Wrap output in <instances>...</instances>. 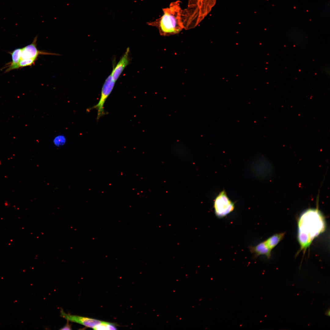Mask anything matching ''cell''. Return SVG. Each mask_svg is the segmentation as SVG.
I'll return each mask as SVG.
<instances>
[{
	"instance_id": "10",
	"label": "cell",
	"mask_w": 330,
	"mask_h": 330,
	"mask_svg": "<svg viewBox=\"0 0 330 330\" xmlns=\"http://www.w3.org/2000/svg\"><path fill=\"white\" fill-rule=\"evenodd\" d=\"M21 51V49H17L11 53L12 61L6 70V72L20 68L19 62L20 60Z\"/></svg>"
},
{
	"instance_id": "13",
	"label": "cell",
	"mask_w": 330,
	"mask_h": 330,
	"mask_svg": "<svg viewBox=\"0 0 330 330\" xmlns=\"http://www.w3.org/2000/svg\"><path fill=\"white\" fill-rule=\"evenodd\" d=\"M66 141V138L63 134H59L56 136L53 140L54 145L57 147L63 146L65 144Z\"/></svg>"
},
{
	"instance_id": "8",
	"label": "cell",
	"mask_w": 330,
	"mask_h": 330,
	"mask_svg": "<svg viewBox=\"0 0 330 330\" xmlns=\"http://www.w3.org/2000/svg\"><path fill=\"white\" fill-rule=\"evenodd\" d=\"M250 251L253 254L254 258H256L261 255H265L268 258L271 256V250L269 248L265 241L255 246L249 247Z\"/></svg>"
},
{
	"instance_id": "2",
	"label": "cell",
	"mask_w": 330,
	"mask_h": 330,
	"mask_svg": "<svg viewBox=\"0 0 330 330\" xmlns=\"http://www.w3.org/2000/svg\"><path fill=\"white\" fill-rule=\"evenodd\" d=\"M180 2L179 1L171 2L168 7L163 9V14L160 17L148 24L156 27L162 36L179 33L184 29Z\"/></svg>"
},
{
	"instance_id": "12",
	"label": "cell",
	"mask_w": 330,
	"mask_h": 330,
	"mask_svg": "<svg viewBox=\"0 0 330 330\" xmlns=\"http://www.w3.org/2000/svg\"><path fill=\"white\" fill-rule=\"evenodd\" d=\"M93 329L96 330L117 329L115 324L102 321L100 324L96 325Z\"/></svg>"
},
{
	"instance_id": "16",
	"label": "cell",
	"mask_w": 330,
	"mask_h": 330,
	"mask_svg": "<svg viewBox=\"0 0 330 330\" xmlns=\"http://www.w3.org/2000/svg\"><path fill=\"white\" fill-rule=\"evenodd\" d=\"M330 309H328L325 312V314L328 316H330Z\"/></svg>"
},
{
	"instance_id": "11",
	"label": "cell",
	"mask_w": 330,
	"mask_h": 330,
	"mask_svg": "<svg viewBox=\"0 0 330 330\" xmlns=\"http://www.w3.org/2000/svg\"><path fill=\"white\" fill-rule=\"evenodd\" d=\"M285 234V233H276L269 237L265 241L269 248L272 250L283 239Z\"/></svg>"
},
{
	"instance_id": "15",
	"label": "cell",
	"mask_w": 330,
	"mask_h": 330,
	"mask_svg": "<svg viewBox=\"0 0 330 330\" xmlns=\"http://www.w3.org/2000/svg\"><path fill=\"white\" fill-rule=\"evenodd\" d=\"M61 330H71V325L69 324L68 321H67V323L62 328L60 329Z\"/></svg>"
},
{
	"instance_id": "5",
	"label": "cell",
	"mask_w": 330,
	"mask_h": 330,
	"mask_svg": "<svg viewBox=\"0 0 330 330\" xmlns=\"http://www.w3.org/2000/svg\"><path fill=\"white\" fill-rule=\"evenodd\" d=\"M60 316L69 321L78 323L93 329L101 322L95 319L66 314L62 309L60 311Z\"/></svg>"
},
{
	"instance_id": "7",
	"label": "cell",
	"mask_w": 330,
	"mask_h": 330,
	"mask_svg": "<svg viewBox=\"0 0 330 330\" xmlns=\"http://www.w3.org/2000/svg\"><path fill=\"white\" fill-rule=\"evenodd\" d=\"M129 52L130 49L128 47L117 64L113 68L111 74L115 82L118 79L124 68L129 63Z\"/></svg>"
},
{
	"instance_id": "6",
	"label": "cell",
	"mask_w": 330,
	"mask_h": 330,
	"mask_svg": "<svg viewBox=\"0 0 330 330\" xmlns=\"http://www.w3.org/2000/svg\"><path fill=\"white\" fill-rule=\"evenodd\" d=\"M37 38V36H36L32 43L21 49L20 60L32 58L37 59V57L40 54L59 55L56 53L46 52L38 50L36 47V42Z\"/></svg>"
},
{
	"instance_id": "4",
	"label": "cell",
	"mask_w": 330,
	"mask_h": 330,
	"mask_svg": "<svg viewBox=\"0 0 330 330\" xmlns=\"http://www.w3.org/2000/svg\"><path fill=\"white\" fill-rule=\"evenodd\" d=\"M110 74L105 80L101 89V96L98 103L91 108H88L87 111L90 110L95 108L97 111V120L105 114L104 108V104L107 98L112 92L115 83Z\"/></svg>"
},
{
	"instance_id": "9",
	"label": "cell",
	"mask_w": 330,
	"mask_h": 330,
	"mask_svg": "<svg viewBox=\"0 0 330 330\" xmlns=\"http://www.w3.org/2000/svg\"><path fill=\"white\" fill-rule=\"evenodd\" d=\"M288 35L289 38L295 44L302 47H304L306 45V36L300 30H291L288 32Z\"/></svg>"
},
{
	"instance_id": "1",
	"label": "cell",
	"mask_w": 330,
	"mask_h": 330,
	"mask_svg": "<svg viewBox=\"0 0 330 330\" xmlns=\"http://www.w3.org/2000/svg\"><path fill=\"white\" fill-rule=\"evenodd\" d=\"M298 228L300 251L305 252L314 239L324 230V218L318 209H309L304 211L299 218Z\"/></svg>"
},
{
	"instance_id": "14",
	"label": "cell",
	"mask_w": 330,
	"mask_h": 330,
	"mask_svg": "<svg viewBox=\"0 0 330 330\" xmlns=\"http://www.w3.org/2000/svg\"><path fill=\"white\" fill-rule=\"evenodd\" d=\"M37 59L32 58L20 60L19 62L20 67H25L31 65L33 64Z\"/></svg>"
},
{
	"instance_id": "3",
	"label": "cell",
	"mask_w": 330,
	"mask_h": 330,
	"mask_svg": "<svg viewBox=\"0 0 330 330\" xmlns=\"http://www.w3.org/2000/svg\"><path fill=\"white\" fill-rule=\"evenodd\" d=\"M213 207L216 216L222 218L233 211L235 204L228 197L225 191L223 190L216 197Z\"/></svg>"
}]
</instances>
